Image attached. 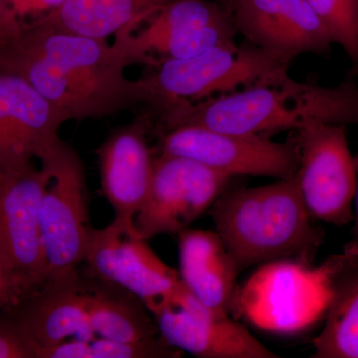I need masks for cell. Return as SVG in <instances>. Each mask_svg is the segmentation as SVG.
<instances>
[{
    "mask_svg": "<svg viewBox=\"0 0 358 358\" xmlns=\"http://www.w3.org/2000/svg\"><path fill=\"white\" fill-rule=\"evenodd\" d=\"M127 67L107 39L61 31L39 18L0 37V74L24 80L63 124L147 103L143 80H129Z\"/></svg>",
    "mask_w": 358,
    "mask_h": 358,
    "instance_id": "obj_1",
    "label": "cell"
},
{
    "mask_svg": "<svg viewBox=\"0 0 358 358\" xmlns=\"http://www.w3.org/2000/svg\"><path fill=\"white\" fill-rule=\"evenodd\" d=\"M315 124L358 126V86L353 80L324 87L296 81L286 71L234 93L188 106L166 129L197 126L268 138Z\"/></svg>",
    "mask_w": 358,
    "mask_h": 358,
    "instance_id": "obj_2",
    "label": "cell"
},
{
    "mask_svg": "<svg viewBox=\"0 0 358 358\" xmlns=\"http://www.w3.org/2000/svg\"><path fill=\"white\" fill-rule=\"evenodd\" d=\"M215 232L240 272L279 259L310 263L324 242L296 173L271 185L227 189L209 209Z\"/></svg>",
    "mask_w": 358,
    "mask_h": 358,
    "instance_id": "obj_3",
    "label": "cell"
},
{
    "mask_svg": "<svg viewBox=\"0 0 358 358\" xmlns=\"http://www.w3.org/2000/svg\"><path fill=\"white\" fill-rule=\"evenodd\" d=\"M293 61L256 45H220L182 60L155 65L143 78L147 103L164 124L188 106L234 93L288 71Z\"/></svg>",
    "mask_w": 358,
    "mask_h": 358,
    "instance_id": "obj_4",
    "label": "cell"
},
{
    "mask_svg": "<svg viewBox=\"0 0 358 358\" xmlns=\"http://www.w3.org/2000/svg\"><path fill=\"white\" fill-rule=\"evenodd\" d=\"M51 174L40 204L39 224L46 286L78 277L84 263L92 227L82 160L60 138L39 159Z\"/></svg>",
    "mask_w": 358,
    "mask_h": 358,
    "instance_id": "obj_5",
    "label": "cell"
},
{
    "mask_svg": "<svg viewBox=\"0 0 358 358\" xmlns=\"http://www.w3.org/2000/svg\"><path fill=\"white\" fill-rule=\"evenodd\" d=\"M236 26L220 2L173 0L133 34L122 29L113 43L119 57L129 66L157 58L166 60L194 57L213 47L235 43Z\"/></svg>",
    "mask_w": 358,
    "mask_h": 358,
    "instance_id": "obj_6",
    "label": "cell"
},
{
    "mask_svg": "<svg viewBox=\"0 0 358 358\" xmlns=\"http://www.w3.org/2000/svg\"><path fill=\"white\" fill-rule=\"evenodd\" d=\"M296 134L300 159L296 176L310 216L338 227L348 225L353 220L357 171L346 126L315 124Z\"/></svg>",
    "mask_w": 358,
    "mask_h": 358,
    "instance_id": "obj_7",
    "label": "cell"
},
{
    "mask_svg": "<svg viewBox=\"0 0 358 358\" xmlns=\"http://www.w3.org/2000/svg\"><path fill=\"white\" fill-rule=\"evenodd\" d=\"M231 176L195 160L162 154L155 159L147 200L136 217L143 239L188 229L228 189Z\"/></svg>",
    "mask_w": 358,
    "mask_h": 358,
    "instance_id": "obj_8",
    "label": "cell"
},
{
    "mask_svg": "<svg viewBox=\"0 0 358 358\" xmlns=\"http://www.w3.org/2000/svg\"><path fill=\"white\" fill-rule=\"evenodd\" d=\"M136 230L112 222L90 233L84 263L94 279L133 294L152 315L178 288L179 273L167 266Z\"/></svg>",
    "mask_w": 358,
    "mask_h": 358,
    "instance_id": "obj_9",
    "label": "cell"
},
{
    "mask_svg": "<svg viewBox=\"0 0 358 358\" xmlns=\"http://www.w3.org/2000/svg\"><path fill=\"white\" fill-rule=\"evenodd\" d=\"M162 154L199 162L227 176L286 178L299 169L294 141L275 143L268 136L212 131L197 126L169 129L160 143Z\"/></svg>",
    "mask_w": 358,
    "mask_h": 358,
    "instance_id": "obj_10",
    "label": "cell"
},
{
    "mask_svg": "<svg viewBox=\"0 0 358 358\" xmlns=\"http://www.w3.org/2000/svg\"><path fill=\"white\" fill-rule=\"evenodd\" d=\"M152 317L167 343L196 357H280L228 315H218L202 305L182 282Z\"/></svg>",
    "mask_w": 358,
    "mask_h": 358,
    "instance_id": "obj_11",
    "label": "cell"
},
{
    "mask_svg": "<svg viewBox=\"0 0 358 358\" xmlns=\"http://www.w3.org/2000/svg\"><path fill=\"white\" fill-rule=\"evenodd\" d=\"M51 180L46 167L31 166L0 176V250L7 262L33 289L46 285L39 212Z\"/></svg>",
    "mask_w": 358,
    "mask_h": 358,
    "instance_id": "obj_12",
    "label": "cell"
},
{
    "mask_svg": "<svg viewBox=\"0 0 358 358\" xmlns=\"http://www.w3.org/2000/svg\"><path fill=\"white\" fill-rule=\"evenodd\" d=\"M230 13L247 41L291 61L331 53L333 42L308 0H234Z\"/></svg>",
    "mask_w": 358,
    "mask_h": 358,
    "instance_id": "obj_13",
    "label": "cell"
},
{
    "mask_svg": "<svg viewBox=\"0 0 358 358\" xmlns=\"http://www.w3.org/2000/svg\"><path fill=\"white\" fill-rule=\"evenodd\" d=\"M63 122L24 80L0 74V176L31 166L59 140Z\"/></svg>",
    "mask_w": 358,
    "mask_h": 358,
    "instance_id": "obj_14",
    "label": "cell"
},
{
    "mask_svg": "<svg viewBox=\"0 0 358 358\" xmlns=\"http://www.w3.org/2000/svg\"><path fill=\"white\" fill-rule=\"evenodd\" d=\"M145 117L115 129L98 148L101 190L115 211L113 222L136 230V217L150 192L154 162Z\"/></svg>",
    "mask_w": 358,
    "mask_h": 358,
    "instance_id": "obj_15",
    "label": "cell"
},
{
    "mask_svg": "<svg viewBox=\"0 0 358 358\" xmlns=\"http://www.w3.org/2000/svg\"><path fill=\"white\" fill-rule=\"evenodd\" d=\"M178 236L181 282L205 307L228 315L240 271L220 236L189 229Z\"/></svg>",
    "mask_w": 358,
    "mask_h": 358,
    "instance_id": "obj_16",
    "label": "cell"
},
{
    "mask_svg": "<svg viewBox=\"0 0 358 358\" xmlns=\"http://www.w3.org/2000/svg\"><path fill=\"white\" fill-rule=\"evenodd\" d=\"M18 320L38 348L58 345L69 339L92 341L96 336L89 315V289L79 277L63 284L44 287L29 296Z\"/></svg>",
    "mask_w": 358,
    "mask_h": 358,
    "instance_id": "obj_17",
    "label": "cell"
},
{
    "mask_svg": "<svg viewBox=\"0 0 358 358\" xmlns=\"http://www.w3.org/2000/svg\"><path fill=\"white\" fill-rule=\"evenodd\" d=\"M173 0H66L39 17L61 31L107 39L110 35L147 22Z\"/></svg>",
    "mask_w": 358,
    "mask_h": 358,
    "instance_id": "obj_18",
    "label": "cell"
},
{
    "mask_svg": "<svg viewBox=\"0 0 358 358\" xmlns=\"http://www.w3.org/2000/svg\"><path fill=\"white\" fill-rule=\"evenodd\" d=\"M324 329L313 341V358H358V260L343 250L334 257Z\"/></svg>",
    "mask_w": 358,
    "mask_h": 358,
    "instance_id": "obj_19",
    "label": "cell"
},
{
    "mask_svg": "<svg viewBox=\"0 0 358 358\" xmlns=\"http://www.w3.org/2000/svg\"><path fill=\"white\" fill-rule=\"evenodd\" d=\"M89 315L96 338L138 343L160 336L138 303L108 289H89Z\"/></svg>",
    "mask_w": 358,
    "mask_h": 358,
    "instance_id": "obj_20",
    "label": "cell"
},
{
    "mask_svg": "<svg viewBox=\"0 0 358 358\" xmlns=\"http://www.w3.org/2000/svg\"><path fill=\"white\" fill-rule=\"evenodd\" d=\"M333 43L338 44L352 61L348 79L358 70V0H308Z\"/></svg>",
    "mask_w": 358,
    "mask_h": 358,
    "instance_id": "obj_21",
    "label": "cell"
},
{
    "mask_svg": "<svg viewBox=\"0 0 358 358\" xmlns=\"http://www.w3.org/2000/svg\"><path fill=\"white\" fill-rule=\"evenodd\" d=\"M181 355L182 352L167 343L162 336L138 343L103 338L71 339L66 345L68 358H176Z\"/></svg>",
    "mask_w": 358,
    "mask_h": 358,
    "instance_id": "obj_22",
    "label": "cell"
},
{
    "mask_svg": "<svg viewBox=\"0 0 358 358\" xmlns=\"http://www.w3.org/2000/svg\"><path fill=\"white\" fill-rule=\"evenodd\" d=\"M37 343L16 320H0V358H36Z\"/></svg>",
    "mask_w": 358,
    "mask_h": 358,
    "instance_id": "obj_23",
    "label": "cell"
},
{
    "mask_svg": "<svg viewBox=\"0 0 358 358\" xmlns=\"http://www.w3.org/2000/svg\"><path fill=\"white\" fill-rule=\"evenodd\" d=\"M33 289L16 274L0 250V310L15 307L28 299Z\"/></svg>",
    "mask_w": 358,
    "mask_h": 358,
    "instance_id": "obj_24",
    "label": "cell"
},
{
    "mask_svg": "<svg viewBox=\"0 0 358 358\" xmlns=\"http://www.w3.org/2000/svg\"><path fill=\"white\" fill-rule=\"evenodd\" d=\"M18 20L25 21V18L41 17L51 13L54 9L62 6L66 0H7Z\"/></svg>",
    "mask_w": 358,
    "mask_h": 358,
    "instance_id": "obj_25",
    "label": "cell"
},
{
    "mask_svg": "<svg viewBox=\"0 0 358 358\" xmlns=\"http://www.w3.org/2000/svg\"><path fill=\"white\" fill-rule=\"evenodd\" d=\"M21 20L14 14L7 0H0V37L20 27Z\"/></svg>",
    "mask_w": 358,
    "mask_h": 358,
    "instance_id": "obj_26",
    "label": "cell"
},
{
    "mask_svg": "<svg viewBox=\"0 0 358 358\" xmlns=\"http://www.w3.org/2000/svg\"><path fill=\"white\" fill-rule=\"evenodd\" d=\"M355 171H357V189H355V213L353 214V227L352 230V239L345 246V251L350 252L358 258V155L355 157Z\"/></svg>",
    "mask_w": 358,
    "mask_h": 358,
    "instance_id": "obj_27",
    "label": "cell"
},
{
    "mask_svg": "<svg viewBox=\"0 0 358 358\" xmlns=\"http://www.w3.org/2000/svg\"><path fill=\"white\" fill-rule=\"evenodd\" d=\"M227 10L230 11L231 6H232V0H218Z\"/></svg>",
    "mask_w": 358,
    "mask_h": 358,
    "instance_id": "obj_28",
    "label": "cell"
},
{
    "mask_svg": "<svg viewBox=\"0 0 358 358\" xmlns=\"http://www.w3.org/2000/svg\"><path fill=\"white\" fill-rule=\"evenodd\" d=\"M358 77V70L357 71H355V73H353V74L352 75V76H350V78H348V79H355V78H357Z\"/></svg>",
    "mask_w": 358,
    "mask_h": 358,
    "instance_id": "obj_29",
    "label": "cell"
},
{
    "mask_svg": "<svg viewBox=\"0 0 358 358\" xmlns=\"http://www.w3.org/2000/svg\"><path fill=\"white\" fill-rule=\"evenodd\" d=\"M233 1H234V0H232V3H233Z\"/></svg>",
    "mask_w": 358,
    "mask_h": 358,
    "instance_id": "obj_30",
    "label": "cell"
}]
</instances>
